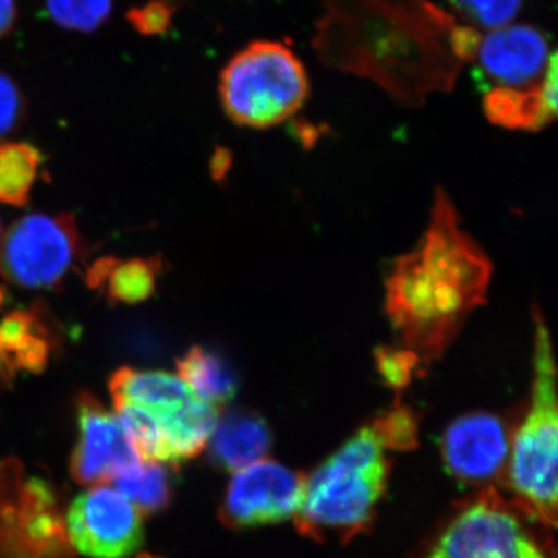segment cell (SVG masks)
Returning a JSON list of instances; mask_svg holds the SVG:
<instances>
[{"instance_id": "1", "label": "cell", "mask_w": 558, "mask_h": 558, "mask_svg": "<svg viewBox=\"0 0 558 558\" xmlns=\"http://www.w3.org/2000/svg\"><path fill=\"white\" fill-rule=\"evenodd\" d=\"M492 263L459 223L442 190L416 248L400 256L387 278L385 310L400 348L422 371L442 357L470 315L486 301Z\"/></svg>"}, {"instance_id": "2", "label": "cell", "mask_w": 558, "mask_h": 558, "mask_svg": "<svg viewBox=\"0 0 558 558\" xmlns=\"http://www.w3.org/2000/svg\"><path fill=\"white\" fill-rule=\"evenodd\" d=\"M388 451L369 424L306 476L303 502L293 517L300 534L347 543L368 531L387 490Z\"/></svg>"}, {"instance_id": "3", "label": "cell", "mask_w": 558, "mask_h": 558, "mask_svg": "<svg viewBox=\"0 0 558 558\" xmlns=\"http://www.w3.org/2000/svg\"><path fill=\"white\" fill-rule=\"evenodd\" d=\"M557 371L548 326L535 312L531 402L510 435L506 478L513 501L548 527L557 521Z\"/></svg>"}, {"instance_id": "4", "label": "cell", "mask_w": 558, "mask_h": 558, "mask_svg": "<svg viewBox=\"0 0 558 558\" xmlns=\"http://www.w3.org/2000/svg\"><path fill=\"white\" fill-rule=\"evenodd\" d=\"M416 558H557L549 527L495 487L457 502Z\"/></svg>"}, {"instance_id": "5", "label": "cell", "mask_w": 558, "mask_h": 558, "mask_svg": "<svg viewBox=\"0 0 558 558\" xmlns=\"http://www.w3.org/2000/svg\"><path fill=\"white\" fill-rule=\"evenodd\" d=\"M219 95L234 123L266 130L303 108L310 97V80L303 62L288 46L256 40L222 70Z\"/></svg>"}, {"instance_id": "6", "label": "cell", "mask_w": 558, "mask_h": 558, "mask_svg": "<svg viewBox=\"0 0 558 558\" xmlns=\"http://www.w3.org/2000/svg\"><path fill=\"white\" fill-rule=\"evenodd\" d=\"M83 252L70 215L24 216L0 241V275L24 289L57 288Z\"/></svg>"}, {"instance_id": "7", "label": "cell", "mask_w": 558, "mask_h": 558, "mask_svg": "<svg viewBox=\"0 0 558 558\" xmlns=\"http://www.w3.org/2000/svg\"><path fill=\"white\" fill-rule=\"evenodd\" d=\"M306 475L271 459H259L234 472L220 508L233 529L264 526L293 519L304 498Z\"/></svg>"}, {"instance_id": "8", "label": "cell", "mask_w": 558, "mask_h": 558, "mask_svg": "<svg viewBox=\"0 0 558 558\" xmlns=\"http://www.w3.org/2000/svg\"><path fill=\"white\" fill-rule=\"evenodd\" d=\"M69 537L83 556L130 558L143 543L142 513L116 488L92 487L68 513Z\"/></svg>"}, {"instance_id": "9", "label": "cell", "mask_w": 558, "mask_h": 558, "mask_svg": "<svg viewBox=\"0 0 558 558\" xmlns=\"http://www.w3.org/2000/svg\"><path fill=\"white\" fill-rule=\"evenodd\" d=\"M442 459L451 476L469 486L494 487L508 469V425L490 413H470L451 422L442 436Z\"/></svg>"}, {"instance_id": "10", "label": "cell", "mask_w": 558, "mask_h": 558, "mask_svg": "<svg viewBox=\"0 0 558 558\" xmlns=\"http://www.w3.org/2000/svg\"><path fill=\"white\" fill-rule=\"evenodd\" d=\"M76 414L80 438L70 462L76 483H106L142 461L120 418L109 413L90 392L78 396Z\"/></svg>"}, {"instance_id": "11", "label": "cell", "mask_w": 558, "mask_h": 558, "mask_svg": "<svg viewBox=\"0 0 558 558\" xmlns=\"http://www.w3.org/2000/svg\"><path fill=\"white\" fill-rule=\"evenodd\" d=\"M549 40L538 28L531 25H506L481 36L476 73L487 90L495 87L521 89L545 78L550 60Z\"/></svg>"}, {"instance_id": "12", "label": "cell", "mask_w": 558, "mask_h": 558, "mask_svg": "<svg viewBox=\"0 0 558 558\" xmlns=\"http://www.w3.org/2000/svg\"><path fill=\"white\" fill-rule=\"evenodd\" d=\"M557 54L545 78L531 87H495L484 95V112L492 123L509 130L538 131L557 116Z\"/></svg>"}, {"instance_id": "13", "label": "cell", "mask_w": 558, "mask_h": 558, "mask_svg": "<svg viewBox=\"0 0 558 558\" xmlns=\"http://www.w3.org/2000/svg\"><path fill=\"white\" fill-rule=\"evenodd\" d=\"M209 454L220 469L238 470L266 457L271 435L266 421L250 411H231L218 418L208 440Z\"/></svg>"}, {"instance_id": "14", "label": "cell", "mask_w": 558, "mask_h": 558, "mask_svg": "<svg viewBox=\"0 0 558 558\" xmlns=\"http://www.w3.org/2000/svg\"><path fill=\"white\" fill-rule=\"evenodd\" d=\"M161 263L157 258L100 259L90 267L87 281L90 288L106 289L113 303L137 304L156 292Z\"/></svg>"}, {"instance_id": "15", "label": "cell", "mask_w": 558, "mask_h": 558, "mask_svg": "<svg viewBox=\"0 0 558 558\" xmlns=\"http://www.w3.org/2000/svg\"><path fill=\"white\" fill-rule=\"evenodd\" d=\"M179 377L197 398L213 405H226L236 395V377L230 366L215 352L204 348H191L178 362Z\"/></svg>"}, {"instance_id": "16", "label": "cell", "mask_w": 558, "mask_h": 558, "mask_svg": "<svg viewBox=\"0 0 558 558\" xmlns=\"http://www.w3.org/2000/svg\"><path fill=\"white\" fill-rule=\"evenodd\" d=\"M43 157L28 143L9 142L0 145V202L24 207L38 179Z\"/></svg>"}, {"instance_id": "17", "label": "cell", "mask_w": 558, "mask_h": 558, "mask_svg": "<svg viewBox=\"0 0 558 558\" xmlns=\"http://www.w3.org/2000/svg\"><path fill=\"white\" fill-rule=\"evenodd\" d=\"M117 490L130 499L140 512H157L170 505L171 480L160 462L140 461L116 478Z\"/></svg>"}, {"instance_id": "18", "label": "cell", "mask_w": 558, "mask_h": 558, "mask_svg": "<svg viewBox=\"0 0 558 558\" xmlns=\"http://www.w3.org/2000/svg\"><path fill=\"white\" fill-rule=\"evenodd\" d=\"M46 3L54 24L83 33L100 27L112 11V0H47Z\"/></svg>"}, {"instance_id": "19", "label": "cell", "mask_w": 558, "mask_h": 558, "mask_svg": "<svg viewBox=\"0 0 558 558\" xmlns=\"http://www.w3.org/2000/svg\"><path fill=\"white\" fill-rule=\"evenodd\" d=\"M451 7L472 28H497L510 25L524 0H450Z\"/></svg>"}, {"instance_id": "20", "label": "cell", "mask_w": 558, "mask_h": 558, "mask_svg": "<svg viewBox=\"0 0 558 558\" xmlns=\"http://www.w3.org/2000/svg\"><path fill=\"white\" fill-rule=\"evenodd\" d=\"M374 429L388 450L409 451L417 446L418 422L410 407L396 402L373 422Z\"/></svg>"}, {"instance_id": "21", "label": "cell", "mask_w": 558, "mask_h": 558, "mask_svg": "<svg viewBox=\"0 0 558 558\" xmlns=\"http://www.w3.org/2000/svg\"><path fill=\"white\" fill-rule=\"evenodd\" d=\"M376 365L385 384L395 391H402L414 376L422 374L416 355L400 347L377 349Z\"/></svg>"}, {"instance_id": "22", "label": "cell", "mask_w": 558, "mask_h": 558, "mask_svg": "<svg viewBox=\"0 0 558 558\" xmlns=\"http://www.w3.org/2000/svg\"><path fill=\"white\" fill-rule=\"evenodd\" d=\"M24 110V95L20 86L0 70V138L20 126Z\"/></svg>"}, {"instance_id": "23", "label": "cell", "mask_w": 558, "mask_h": 558, "mask_svg": "<svg viewBox=\"0 0 558 558\" xmlns=\"http://www.w3.org/2000/svg\"><path fill=\"white\" fill-rule=\"evenodd\" d=\"M172 17L171 5L161 0H153L142 9L132 10L128 20L142 35H160L170 27Z\"/></svg>"}, {"instance_id": "24", "label": "cell", "mask_w": 558, "mask_h": 558, "mask_svg": "<svg viewBox=\"0 0 558 558\" xmlns=\"http://www.w3.org/2000/svg\"><path fill=\"white\" fill-rule=\"evenodd\" d=\"M16 0H0V39L9 35L16 22Z\"/></svg>"}, {"instance_id": "25", "label": "cell", "mask_w": 558, "mask_h": 558, "mask_svg": "<svg viewBox=\"0 0 558 558\" xmlns=\"http://www.w3.org/2000/svg\"><path fill=\"white\" fill-rule=\"evenodd\" d=\"M3 303V290L0 289V306H2Z\"/></svg>"}]
</instances>
